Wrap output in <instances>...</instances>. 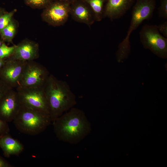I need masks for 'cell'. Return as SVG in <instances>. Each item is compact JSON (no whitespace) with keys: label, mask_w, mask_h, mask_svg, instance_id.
<instances>
[{"label":"cell","mask_w":167,"mask_h":167,"mask_svg":"<svg viewBox=\"0 0 167 167\" xmlns=\"http://www.w3.org/2000/svg\"><path fill=\"white\" fill-rule=\"evenodd\" d=\"M53 130L60 141L77 144L91 132V124L84 112L72 108L53 122Z\"/></svg>","instance_id":"6da1fadb"},{"label":"cell","mask_w":167,"mask_h":167,"mask_svg":"<svg viewBox=\"0 0 167 167\" xmlns=\"http://www.w3.org/2000/svg\"><path fill=\"white\" fill-rule=\"evenodd\" d=\"M11 88L0 79V100L3 96Z\"/></svg>","instance_id":"7402d4cb"},{"label":"cell","mask_w":167,"mask_h":167,"mask_svg":"<svg viewBox=\"0 0 167 167\" xmlns=\"http://www.w3.org/2000/svg\"><path fill=\"white\" fill-rule=\"evenodd\" d=\"M158 13L160 17L167 19V0H160Z\"/></svg>","instance_id":"ffe728a7"},{"label":"cell","mask_w":167,"mask_h":167,"mask_svg":"<svg viewBox=\"0 0 167 167\" xmlns=\"http://www.w3.org/2000/svg\"><path fill=\"white\" fill-rule=\"evenodd\" d=\"M16 11V10L14 9L10 12H5L0 16V31L9 24Z\"/></svg>","instance_id":"ac0fdd59"},{"label":"cell","mask_w":167,"mask_h":167,"mask_svg":"<svg viewBox=\"0 0 167 167\" xmlns=\"http://www.w3.org/2000/svg\"><path fill=\"white\" fill-rule=\"evenodd\" d=\"M139 35L140 41L144 48L149 49L160 58H167V38L161 34L157 25H144Z\"/></svg>","instance_id":"5b68a950"},{"label":"cell","mask_w":167,"mask_h":167,"mask_svg":"<svg viewBox=\"0 0 167 167\" xmlns=\"http://www.w3.org/2000/svg\"><path fill=\"white\" fill-rule=\"evenodd\" d=\"M70 4L53 1L43 9L41 14L43 20L53 26L63 25L70 14Z\"/></svg>","instance_id":"9c48e42d"},{"label":"cell","mask_w":167,"mask_h":167,"mask_svg":"<svg viewBox=\"0 0 167 167\" xmlns=\"http://www.w3.org/2000/svg\"><path fill=\"white\" fill-rule=\"evenodd\" d=\"M5 12L3 9L0 7V16Z\"/></svg>","instance_id":"4316f807"},{"label":"cell","mask_w":167,"mask_h":167,"mask_svg":"<svg viewBox=\"0 0 167 167\" xmlns=\"http://www.w3.org/2000/svg\"><path fill=\"white\" fill-rule=\"evenodd\" d=\"M21 105L49 114V111L43 87L15 89Z\"/></svg>","instance_id":"8992f818"},{"label":"cell","mask_w":167,"mask_h":167,"mask_svg":"<svg viewBox=\"0 0 167 167\" xmlns=\"http://www.w3.org/2000/svg\"><path fill=\"white\" fill-rule=\"evenodd\" d=\"M27 62L7 58L0 70V79L10 87L16 89L19 85Z\"/></svg>","instance_id":"ba28073f"},{"label":"cell","mask_w":167,"mask_h":167,"mask_svg":"<svg viewBox=\"0 0 167 167\" xmlns=\"http://www.w3.org/2000/svg\"><path fill=\"white\" fill-rule=\"evenodd\" d=\"M39 56L38 44L33 41L25 39L15 45L14 52L9 58L28 62L34 60L38 58Z\"/></svg>","instance_id":"8fae6325"},{"label":"cell","mask_w":167,"mask_h":167,"mask_svg":"<svg viewBox=\"0 0 167 167\" xmlns=\"http://www.w3.org/2000/svg\"><path fill=\"white\" fill-rule=\"evenodd\" d=\"M49 76L48 71L42 65L34 60L28 61L18 87H43Z\"/></svg>","instance_id":"52a82bcc"},{"label":"cell","mask_w":167,"mask_h":167,"mask_svg":"<svg viewBox=\"0 0 167 167\" xmlns=\"http://www.w3.org/2000/svg\"><path fill=\"white\" fill-rule=\"evenodd\" d=\"M10 128L8 122L0 118V136L9 133Z\"/></svg>","instance_id":"44dd1931"},{"label":"cell","mask_w":167,"mask_h":167,"mask_svg":"<svg viewBox=\"0 0 167 167\" xmlns=\"http://www.w3.org/2000/svg\"><path fill=\"white\" fill-rule=\"evenodd\" d=\"M158 29L160 33H161L164 36L167 37V21L157 25Z\"/></svg>","instance_id":"603a6c76"},{"label":"cell","mask_w":167,"mask_h":167,"mask_svg":"<svg viewBox=\"0 0 167 167\" xmlns=\"http://www.w3.org/2000/svg\"><path fill=\"white\" fill-rule=\"evenodd\" d=\"M79 0H72V2H71V3H72L73 2H75V1H79Z\"/></svg>","instance_id":"83f0119b"},{"label":"cell","mask_w":167,"mask_h":167,"mask_svg":"<svg viewBox=\"0 0 167 167\" xmlns=\"http://www.w3.org/2000/svg\"><path fill=\"white\" fill-rule=\"evenodd\" d=\"M43 89L52 122L76 104L75 97L66 83L52 75H49Z\"/></svg>","instance_id":"7a4b0ae2"},{"label":"cell","mask_w":167,"mask_h":167,"mask_svg":"<svg viewBox=\"0 0 167 167\" xmlns=\"http://www.w3.org/2000/svg\"><path fill=\"white\" fill-rule=\"evenodd\" d=\"M156 6V0H136L132 7L130 24L127 35L118 45L116 53L118 62H121L127 58L131 50V34L143 21L152 17Z\"/></svg>","instance_id":"3957f363"},{"label":"cell","mask_w":167,"mask_h":167,"mask_svg":"<svg viewBox=\"0 0 167 167\" xmlns=\"http://www.w3.org/2000/svg\"><path fill=\"white\" fill-rule=\"evenodd\" d=\"M90 6L95 21H100L104 18V6L106 0H82Z\"/></svg>","instance_id":"9a60e30c"},{"label":"cell","mask_w":167,"mask_h":167,"mask_svg":"<svg viewBox=\"0 0 167 167\" xmlns=\"http://www.w3.org/2000/svg\"><path fill=\"white\" fill-rule=\"evenodd\" d=\"M25 4L30 7L36 9H44L53 0H24Z\"/></svg>","instance_id":"e0dca14e"},{"label":"cell","mask_w":167,"mask_h":167,"mask_svg":"<svg viewBox=\"0 0 167 167\" xmlns=\"http://www.w3.org/2000/svg\"><path fill=\"white\" fill-rule=\"evenodd\" d=\"M70 14L76 21L85 24L89 26L95 21L91 8L83 0L76 1L70 4Z\"/></svg>","instance_id":"4fadbf2b"},{"label":"cell","mask_w":167,"mask_h":167,"mask_svg":"<svg viewBox=\"0 0 167 167\" xmlns=\"http://www.w3.org/2000/svg\"><path fill=\"white\" fill-rule=\"evenodd\" d=\"M3 43V42H2L0 41V46L2 45V44Z\"/></svg>","instance_id":"f1b7e54d"},{"label":"cell","mask_w":167,"mask_h":167,"mask_svg":"<svg viewBox=\"0 0 167 167\" xmlns=\"http://www.w3.org/2000/svg\"><path fill=\"white\" fill-rule=\"evenodd\" d=\"M53 1L67 3L69 4H71L72 2V0H53Z\"/></svg>","instance_id":"d4e9b609"},{"label":"cell","mask_w":167,"mask_h":167,"mask_svg":"<svg viewBox=\"0 0 167 167\" xmlns=\"http://www.w3.org/2000/svg\"><path fill=\"white\" fill-rule=\"evenodd\" d=\"M135 0H106L104 8V17L111 20L120 19L131 8Z\"/></svg>","instance_id":"7c38bea8"},{"label":"cell","mask_w":167,"mask_h":167,"mask_svg":"<svg viewBox=\"0 0 167 167\" xmlns=\"http://www.w3.org/2000/svg\"><path fill=\"white\" fill-rule=\"evenodd\" d=\"M15 47V45L12 46H8L3 43L0 46V58L4 59L8 58L13 54Z\"/></svg>","instance_id":"d6986e66"},{"label":"cell","mask_w":167,"mask_h":167,"mask_svg":"<svg viewBox=\"0 0 167 167\" xmlns=\"http://www.w3.org/2000/svg\"><path fill=\"white\" fill-rule=\"evenodd\" d=\"M17 24L13 19L9 24L0 31V34L2 40L8 42H11L16 33Z\"/></svg>","instance_id":"2e32d148"},{"label":"cell","mask_w":167,"mask_h":167,"mask_svg":"<svg viewBox=\"0 0 167 167\" xmlns=\"http://www.w3.org/2000/svg\"><path fill=\"white\" fill-rule=\"evenodd\" d=\"M8 162L0 156V167H13Z\"/></svg>","instance_id":"cb8c5ba5"},{"label":"cell","mask_w":167,"mask_h":167,"mask_svg":"<svg viewBox=\"0 0 167 167\" xmlns=\"http://www.w3.org/2000/svg\"><path fill=\"white\" fill-rule=\"evenodd\" d=\"M0 148L4 155L6 157L12 155H19L24 148L22 143L12 137L9 133L0 136Z\"/></svg>","instance_id":"5bb4252c"},{"label":"cell","mask_w":167,"mask_h":167,"mask_svg":"<svg viewBox=\"0 0 167 167\" xmlns=\"http://www.w3.org/2000/svg\"><path fill=\"white\" fill-rule=\"evenodd\" d=\"M5 62L4 59L0 58V70L4 65Z\"/></svg>","instance_id":"484cf974"},{"label":"cell","mask_w":167,"mask_h":167,"mask_svg":"<svg viewBox=\"0 0 167 167\" xmlns=\"http://www.w3.org/2000/svg\"><path fill=\"white\" fill-rule=\"evenodd\" d=\"M13 122L19 132L31 135L43 132L52 122L49 114L21 105Z\"/></svg>","instance_id":"277c9868"},{"label":"cell","mask_w":167,"mask_h":167,"mask_svg":"<svg viewBox=\"0 0 167 167\" xmlns=\"http://www.w3.org/2000/svg\"><path fill=\"white\" fill-rule=\"evenodd\" d=\"M21 106L15 89L7 91L0 100V118L7 122L13 121Z\"/></svg>","instance_id":"30bf717a"}]
</instances>
